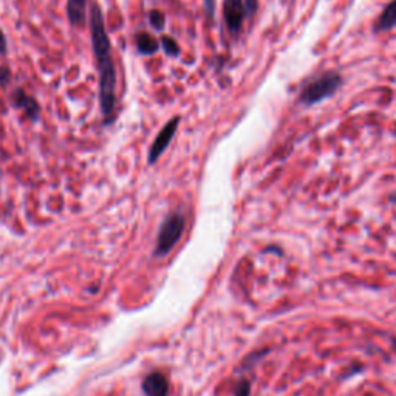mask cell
<instances>
[{
	"mask_svg": "<svg viewBox=\"0 0 396 396\" xmlns=\"http://www.w3.org/2000/svg\"><path fill=\"white\" fill-rule=\"evenodd\" d=\"M142 390L147 396H169V381L160 371H154L142 381Z\"/></svg>",
	"mask_w": 396,
	"mask_h": 396,
	"instance_id": "52a82bcc",
	"label": "cell"
},
{
	"mask_svg": "<svg viewBox=\"0 0 396 396\" xmlns=\"http://www.w3.org/2000/svg\"><path fill=\"white\" fill-rule=\"evenodd\" d=\"M342 85V75H339L338 71H327V73L311 78L310 81L305 82L299 93V102L305 107L321 104V102L335 97Z\"/></svg>",
	"mask_w": 396,
	"mask_h": 396,
	"instance_id": "7a4b0ae2",
	"label": "cell"
},
{
	"mask_svg": "<svg viewBox=\"0 0 396 396\" xmlns=\"http://www.w3.org/2000/svg\"><path fill=\"white\" fill-rule=\"evenodd\" d=\"M135 44H137V50L142 56H152L161 47L160 42H158L152 35L146 33V31L137 33V36H135Z\"/></svg>",
	"mask_w": 396,
	"mask_h": 396,
	"instance_id": "9c48e42d",
	"label": "cell"
},
{
	"mask_svg": "<svg viewBox=\"0 0 396 396\" xmlns=\"http://www.w3.org/2000/svg\"><path fill=\"white\" fill-rule=\"evenodd\" d=\"M249 16V11L247 8L245 0H225L223 2V20L228 33L233 37H237L240 35L243 28V23Z\"/></svg>",
	"mask_w": 396,
	"mask_h": 396,
	"instance_id": "277c9868",
	"label": "cell"
},
{
	"mask_svg": "<svg viewBox=\"0 0 396 396\" xmlns=\"http://www.w3.org/2000/svg\"><path fill=\"white\" fill-rule=\"evenodd\" d=\"M67 18L73 27H84L87 22V0H67Z\"/></svg>",
	"mask_w": 396,
	"mask_h": 396,
	"instance_id": "ba28073f",
	"label": "cell"
},
{
	"mask_svg": "<svg viewBox=\"0 0 396 396\" xmlns=\"http://www.w3.org/2000/svg\"><path fill=\"white\" fill-rule=\"evenodd\" d=\"M11 82V71L8 67H0V87L6 89Z\"/></svg>",
	"mask_w": 396,
	"mask_h": 396,
	"instance_id": "5bb4252c",
	"label": "cell"
},
{
	"mask_svg": "<svg viewBox=\"0 0 396 396\" xmlns=\"http://www.w3.org/2000/svg\"><path fill=\"white\" fill-rule=\"evenodd\" d=\"M390 202H393V203H396V191L390 195Z\"/></svg>",
	"mask_w": 396,
	"mask_h": 396,
	"instance_id": "e0dca14e",
	"label": "cell"
},
{
	"mask_svg": "<svg viewBox=\"0 0 396 396\" xmlns=\"http://www.w3.org/2000/svg\"><path fill=\"white\" fill-rule=\"evenodd\" d=\"M160 45H161L163 51H164L166 54H168L169 58H178V56H180V53H181L180 45H178V42H177L173 37H171V36H163Z\"/></svg>",
	"mask_w": 396,
	"mask_h": 396,
	"instance_id": "8fae6325",
	"label": "cell"
},
{
	"mask_svg": "<svg viewBox=\"0 0 396 396\" xmlns=\"http://www.w3.org/2000/svg\"><path fill=\"white\" fill-rule=\"evenodd\" d=\"M204 11L209 19H214V16H216V0H204Z\"/></svg>",
	"mask_w": 396,
	"mask_h": 396,
	"instance_id": "9a60e30c",
	"label": "cell"
},
{
	"mask_svg": "<svg viewBox=\"0 0 396 396\" xmlns=\"http://www.w3.org/2000/svg\"><path fill=\"white\" fill-rule=\"evenodd\" d=\"M396 28V0L387 5L381 16H379L375 25L376 33H384V31H390Z\"/></svg>",
	"mask_w": 396,
	"mask_h": 396,
	"instance_id": "30bf717a",
	"label": "cell"
},
{
	"mask_svg": "<svg viewBox=\"0 0 396 396\" xmlns=\"http://www.w3.org/2000/svg\"><path fill=\"white\" fill-rule=\"evenodd\" d=\"M178 125H180V116L172 118L171 121L166 123V125L160 130V133L156 135V138L149 150V163L150 164L156 163L158 158H160L164 154V150L169 147V144L178 130Z\"/></svg>",
	"mask_w": 396,
	"mask_h": 396,
	"instance_id": "5b68a950",
	"label": "cell"
},
{
	"mask_svg": "<svg viewBox=\"0 0 396 396\" xmlns=\"http://www.w3.org/2000/svg\"><path fill=\"white\" fill-rule=\"evenodd\" d=\"M6 49H8V42L4 30L0 28V54H6Z\"/></svg>",
	"mask_w": 396,
	"mask_h": 396,
	"instance_id": "2e32d148",
	"label": "cell"
},
{
	"mask_svg": "<svg viewBox=\"0 0 396 396\" xmlns=\"http://www.w3.org/2000/svg\"><path fill=\"white\" fill-rule=\"evenodd\" d=\"M11 102L14 104V107L23 110V113H25L31 121H37L41 107H39V102L36 101V98L31 97V94H28L25 90L16 89L11 94Z\"/></svg>",
	"mask_w": 396,
	"mask_h": 396,
	"instance_id": "8992f818",
	"label": "cell"
},
{
	"mask_svg": "<svg viewBox=\"0 0 396 396\" xmlns=\"http://www.w3.org/2000/svg\"><path fill=\"white\" fill-rule=\"evenodd\" d=\"M149 22L156 31H163L166 27V16L160 10H152L149 13Z\"/></svg>",
	"mask_w": 396,
	"mask_h": 396,
	"instance_id": "7c38bea8",
	"label": "cell"
},
{
	"mask_svg": "<svg viewBox=\"0 0 396 396\" xmlns=\"http://www.w3.org/2000/svg\"><path fill=\"white\" fill-rule=\"evenodd\" d=\"M251 395V383L247 379H242V381L237 384L234 396H249Z\"/></svg>",
	"mask_w": 396,
	"mask_h": 396,
	"instance_id": "4fadbf2b",
	"label": "cell"
},
{
	"mask_svg": "<svg viewBox=\"0 0 396 396\" xmlns=\"http://www.w3.org/2000/svg\"><path fill=\"white\" fill-rule=\"evenodd\" d=\"M393 347H395V350H396V339L393 340Z\"/></svg>",
	"mask_w": 396,
	"mask_h": 396,
	"instance_id": "ac0fdd59",
	"label": "cell"
},
{
	"mask_svg": "<svg viewBox=\"0 0 396 396\" xmlns=\"http://www.w3.org/2000/svg\"><path fill=\"white\" fill-rule=\"evenodd\" d=\"M185 226H186V220L183 214L180 212L169 214L160 226V233H158L156 237L155 254L156 256L169 254L173 247L180 242L181 235H183Z\"/></svg>",
	"mask_w": 396,
	"mask_h": 396,
	"instance_id": "3957f363",
	"label": "cell"
},
{
	"mask_svg": "<svg viewBox=\"0 0 396 396\" xmlns=\"http://www.w3.org/2000/svg\"><path fill=\"white\" fill-rule=\"evenodd\" d=\"M90 35L99 78V106L109 124L116 107V68L112 56V42L109 39L104 16L98 4H93L90 8Z\"/></svg>",
	"mask_w": 396,
	"mask_h": 396,
	"instance_id": "6da1fadb",
	"label": "cell"
}]
</instances>
